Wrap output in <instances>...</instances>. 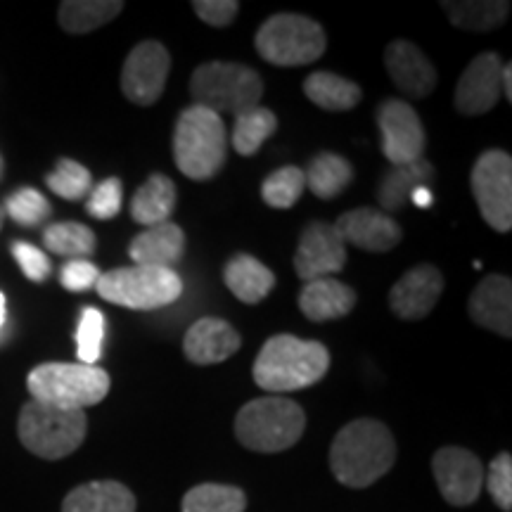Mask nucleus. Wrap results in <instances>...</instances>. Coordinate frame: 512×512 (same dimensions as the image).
<instances>
[{"mask_svg": "<svg viewBox=\"0 0 512 512\" xmlns=\"http://www.w3.org/2000/svg\"><path fill=\"white\" fill-rule=\"evenodd\" d=\"M396 444L380 420H354L337 432L330 446V467L339 484L366 489L392 470Z\"/></svg>", "mask_w": 512, "mask_h": 512, "instance_id": "nucleus-1", "label": "nucleus"}, {"mask_svg": "<svg viewBox=\"0 0 512 512\" xmlns=\"http://www.w3.org/2000/svg\"><path fill=\"white\" fill-rule=\"evenodd\" d=\"M328 370L330 351L325 344L294 335H275L256 356L252 377L266 392L285 394L320 382Z\"/></svg>", "mask_w": 512, "mask_h": 512, "instance_id": "nucleus-2", "label": "nucleus"}, {"mask_svg": "<svg viewBox=\"0 0 512 512\" xmlns=\"http://www.w3.org/2000/svg\"><path fill=\"white\" fill-rule=\"evenodd\" d=\"M228 157V133L219 114L192 105L181 112L174 131V159L190 181H211Z\"/></svg>", "mask_w": 512, "mask_h": 512, "instance_id": "nucleus-3", "label": "nucleus"}, {"mask_svg": "<svg viewBox=\"0 0 512 512\" xmlns=\"http://www.w3.org/2000/svg\"><path fill=\"white\" fill-rule=\"evenodd\" d=\"M306 413L283 396H261L245 403L235 418V437L249 451L280 453L302 439Z\"/></svg>", "mask_w": 512, "mask_h": 512, "instance_id": "nucleus-4", "label": "nucleus"}, {"mask_svg": "<svg viewBox=\"0 0 512 512\" xmlns=\"http://www.w3.org/2000/svg\"><path fill=\"white\" fill-rule=\"evenodd\" d=\"M190 95L195 105L214 114L240 117L259 107L264 81L252 67L238 62H204L192 72Z\"/></svg>", "mask_w": 512, "mask_h": 512, "instance_id": "nucleus-5", "label": "nucleus"}, {"mask_svg": "<svg viewBox=\"0 0 512 512\" xmlns=\"http://www.w3.org/2000/svg\"><path fill=\"white\" fill-rule=\"evenodd\" d=\"M88 432L86 411H67L41 401H27L19 411L17 434L29 453L43 460L72 456Z\"/></svg>", "mask_w": 512, "mask_h": 512, "instance_id": "nucleus-6", "label": "nucleus"}, {"mask_svg": "<svg viewBox=\"0 0 512 512\" xmlns=\"http://www.w3.org/2000/svg\"><path fill=\"white\" fill-rule=\"evenodd\" d=\"M112 380L98 366L83 363H43L27 377L31 399L67 411H83L110 394Z\"/></svg>", "mask_w": 512, "mask_h": 512, "instance_id": "nucleus-7", "label": "nucleus"}, {"mask_svg": "<svg viewBox=\"0 0 512 512\" xmlns=\"http://www.w3.org/2000/svg\"><path fill=\"white\" fill-rule=\"evenodd\" d=\"M95 290L105 302L133 311H155L174 304L183 294V280L174 268L126 266L100 273Z\"/></svg>", "mask_w": 512, "mask_h": 512, "instance_id": "nucleus-8", "label": "nucleus"}, {"mask_svg": "<svg viewBox=\"0 0 512 512\" xmlns=\"http://www.w3.org/2000/svg\"><path fill=\"white\" fill-rule=\"evenodd\" d=\"M256 53L275 67H304L323 57L328 36L323 27L304 15L268 17L254 36Z\"/></svg>", "mask_w": 512, "mask_h": 512, "instance_id": "nucleus-9", "label": "nucleus"}, {"mask_svg": "<svg viewBox=\"0 0 512 512\" xmlns=\"http://www.w3.org/2000/svg\"><path fill=\"white\" fill-rule=\"evenodd\" d=\"M472 195L482 219L498 233L512 228V157L503 150H486L472 169Z\"/></svg>", "mask_w": 512, "mask_h": 512, "instance_id": "nucleus-10", "label": "nucleus"}, {"mask_svg": "<svg viewBox=\"0 0 512 512\" xmlns=\"http://www.w3.org/2000/svg\"><path fill=\"white\" fill-rule=\"evenodd\" d=\"M377 126L382 136V155L394 166L425 159V128L418 112L406 100H384L377 110Z\"/></svg>", "mask_w": 512, "mask_h": 512, "instance_id": "nucleus-11", "label": "nucleus"}, {"mask_svg": "<svg viewBox=\"0 0 512 512\" xmlns=\"http://www.w3.org/2000/svg\"><path fill=\"white\" fill-rule=\"evenodd\" d=\"M171 72V55L162 43L143 41L131 50L121 69V93L133 105L150 107L162 98Z\"/></svg>", "mask_w": 512, "mask_h": 512, "instance_id": "nucleus-12", "label": "nucleus"}, {"mask_svg": "<svg viewBox=\"0 0 512 512\" xmlns=\"http://www.w3.org/2000/svg\"><path fill=\"white\" fill-rule=\"evenodd\" d=\"M432 470L444 501L456 505V508L472 505L482 494L484 465L467 448H439L432 458Z\"/></svg>", "mask_w": 512, "mask_h": 512, "instance_id": "nucleus-13", "label": "nucleus"}, {"mask_svg": "<svg viewBox=\"0 0 512 512\" xmlns=\"http://www.w3.org/2000/svg\"><path fill=\"white\" fill-rule=\"evenodd\" d=\"M347 266V245L339 238L332 223L313 221L304 228L294 254V271L306 283L318 278H332Z\"/></svg>", "mask_w": 512, "mask_h": 512, "instance_id": "nucleus-14", "label": "nucleus"}, {"mask_svg": "<svg viewBox=\"0 0 512 512\" xmlns=\"http://www.w3.org/2000/svg\"><path fill=\"white\" fill-rule=\"evenodd\" d=\"M503 62L496 53H482L467 64L456 86V110L465 117L491 112L501 100Z\"/></svg>", "mask_w": 512, "mask_h": 512, "instance_id": "nucleus-15", "label": "nucleus"}, {"mask_svg": "<svg viewBox=\"0 0 512 512\" xmlns=\"http://www.w3.org/2000/svg\"><path fill=\"white\" fill-rule=\"evenodd\" d=\"M444 292V275L437 266L420 264L396 280L389 292V306L401 320L430 316Z\"/></svg>", "mask_w": 512, "mask_h": 512, "instance_id": "nucleus-16", "label": "nucleus"}, {"mask_svg": "<svg viewBox=\"0 0 512 512\" xmlns=\"http://www.w3.org/2000/svg\"><path fill=\"white\" fill-rule=\"evenodd\" d=\"M332 226L344 240V245H354L363 252H392L403 238L399 223L389 219V214H384V211L370 207L347 211Z\"/></svg>", "mask_w": 512, "mask_h": 512, "instance_id": "nucleus-17", "label": "nucleus"}, {"mask_svg": "<svg viewBox=\"0 0 512 512\" xmlns=\"http://www.w3.org/2000/svg\"><path fill=\"white\" fill-rule=\"evenodd\" d=\"M389 79L408 100H422L437 88V69L411 41H392L384 50Z\"/></svg>", "mask_w": 512, "mask_h": 512, "instance_id": "nucleus-18", "label": "nucleus"}, {"mask_svg": "<svg viewBox=\"0 0 512 512\" xmlns=\"http://www.w3.org/2000/svg\"><path fill=\"white\" fill-rule=\"evenodd\" d=\"M240 332L223 318H200L185 332L183 351L195 366H214L240 349Z\"/></svg>", "mask_w": 512, "mask_h": 512, "instance_id": "nucleus-19", "label": "nucleus"}, {"mask_svg": "<svg viewBox=\"0 0 512 512\" xmlns=\"http://www.w3.org/2000/svg\"><path fill=\"white\" fill-rule=\"evenodd\" d=\"M470 318L501 337H512V283L501 273H491L470 294Z\"/></svg>", "mask_w": 512, "mask_h": 512, "instance_id": "nucleus-20", "label": "nucleus"}, {"mask_svg": "<svg viewBox=\"0 0 512 512\" xmlns=\"http://www.w3.org/2000/svg\"><path fill=\"white\" fill-rule=\"evenodd\" d=\"M185 233L174 221L159 223V226L145 228L128 245V256L136 266L174 268L183 259Z\"/></svg>", "mask_w": 512, "mask_h": 512, "instance_id": "nucleus-21", "label": "nucleus"}, {"mask_svg": "<svg viewBox=\"0 0 512 512\" xmlns=\"http://www.w3.org/2000/svg\"><path fill=\"white\" fill-rule=\"evenodd\" d=\"M356 306V292L337 278L311 280L299 292V309L313 323L344 318Z\"/></svg>", "mask_w": 512, "mask_h": 512, "instance_id": "nucleus-22", "label": "nucleus"}, {"mask_svg": "<svg viewBox=\"0 0 512 512\" xmlns=\"http://www.w3.org/2000/svg\"><path fill=\"white\" fill-rule=\"evenodd\" d=\"M223 283L240 302L259 304L275 287V275L256 256L235 254L223 268Z\"/></svg>", "mask_w": 512, "mask_h": 512, "instance_id": "nucleus-23", "label": "nucleus"}, {"mask_svg": "<svg viewBox=\"0 0 512 512\" xmlns=\"http://www.w3.org/2000/svg\"><path fill=\"white\" fill-rule=\"evenodd\" d=\"M62 512H136V496L119 482H88L69 491Z\"/></svg>", "mask_w": 512, "mask_h": 512, "instance_id": "nucleus-24", "label": "nucleus"}, {"mask_svg": "<svg viewBox=\"0 0 512 512\" xmlns=\"http://www.w3.org/2000/svg\"><path fill=\"white\" fill-rule=\"evenodd\" d=\"M178 192L176 185L169 176L152 174L147 181L140 185L131 200V219L140 223L143 228L159 226L171 219L176 209Z\"/></svg>", "mask_w": 512, "mask_h": 512, "instance_id": "nucleus-25", "label": "nucleus"}, {"mask_svg": "<svg viewBox=\"0 0 512 512\" xmlns=\"http://www.w3.org/2000/svg\"><path fill=\"white\" fill-rule=\"evenodd\" d=\"M434 174L432 164L420 159V162L413 164H401L392 166L387 171L380 183V190H377V200H380V207L384 214H392V211H399L411 200V195L418 188H422L427 181H430Z\"/></svg>", "mask_w": 512, "mask_h": 512, "instance_id": "nucleus-26", "label": "nucleus"}, {"mask_svg": "<svg viewBox=\"0 0 512 512\" xmlns=\"http://www.w3.org/2000/svg\"><path fill=\"white\" fill-rule=\"evenodd\" d=\"M304 93L313 105H318L325 112H349L363 98L358 83L332 72H313L306 76Z\"/></svg>", "mask_w": 512, "mask_h": 512, "instance_id": "nucleus-27", "label": "nucleus"}, {"mask_svg": "<svg viewBox=\"0 0 512 512\" xmlns=\"http://www.w3.org/2000/svg\"><path fill=\"white\" fill-rule=\"evenodd\" d=\"M306 188L318 200H335L354 181V166L335 152H320L311 159L309 169L304 171Z\"/></svg>", "mask_w": 512, "mask_h": 512, "instance_id": "nucleus-28", "label": "nucleus"}, {"mask_svg": "<svg viewBox=\"0 0 512 512\" xmlns=\"http://www.w3.org/2000/svg\"><path fill=\"white\" fill-rule=\"evenodd\" d=\"M441 8L446 10L453 27L479 34L498 29L510 15L508 0H448Z\"/></svg>", "mask_w": 512, "mask_h": 512, "instance_id": "nucleus-29", "label": "nucleus"}, {"mask_svg": "<svg viewBox=\"0 0 512 512\" xmlns=\"http://www.w3.org/2000/svg\"><path fill=\"white\" fill-rule=\"evenodd\" d=\"M121 10V0H64L57 19L67 34H91L119 17Z\"/></svg>", "mask_w": 512, "mask_h": 512, "instance_id": "nucleus-30", "label": "nucleus"}, {"mask_svg": "<svg viewBox=\"0 0 512 512\" xmlns=\"http://www.w3.org/2000/svg\"><path fill=\"white\" fill-rule=\"evenodd\" d=\"M247 496L238 486L197 484L183 496V512H245Z\"/></svg>", "mask_w": 512, "mask_h": 512, "instance_id": "nucleus-31", "label": "nucleus"}, {"mask_svg": "<svg viewBox=\"0 0 512 512\" xmlns=\"http://www.w3.org/2000/svg\"><path fill=\"white\" fill-rule=\"evenodd\" d=\"M278 128V119L266 107H254L240 117H235L233 147L242 157H252L261 150V145L273 136Z\"/></svg>", "mask_w": 512, "mask_h": 512, "instance_id": "nucleus-32", "label": "nucleus"}, {"mask_svg": "<svg viewBox=\"0 0 512 512\" xmlns=\"http://www.w3.org/2000/svg\"><path fill=\"white\" fill-rule=\"evenodd\" d=\"M43 245L48 247V252L57 256H74V259H86L95 252L98 240L95 233L83 223H53L43 233Z\"/></svg>", "mask_w": 512, "mask_h": 512, "instance_id": "nucleus-33", "label": "nucleus"}, {"mask_svg": "<svg viewBox=\"0 0 512 512\" xmlns=\"http://www.w3.org/2000/svg\"><path fill=\"white\" fill-rule=\"evenodd\" d=\"M306 190L304 171L297 166H283L271 174L261 185V197L268 207L273 209H290L299 202L302 192Z\"/></svg>", "mask_w": 512, "mask_h": 512, "instance_id": "nucleus-34", "label": "nucleus"}, {"mask_svg": "<svg viewBox=\"0 0 512 512\" xmlns=\"http://www.w3.org/2000/svg\"><path fill=\"white\" fill-rule=\"evenodd\" d=\"M48 188L62 200L76 202L83 200L93 188V176L86 166L74 162V159H60L55 171L46 178Z\"/></svg>", "mask_w": 512, "mask_h": 512, "instance_id": "nucleus-35", "label": "nucleus"}, {"mask_svg": "<svg viewBox=\"0 0 512 512\" xmlns=\"http://www.w3.org/2000/svg\"><path fill=\"white\" fill-rule=\"evenodd\" d=\"M102 339H105V316L93 306L81 311L79 330H76V347H79V363L95 366L102 354Z\"/></svg>", "mask_w": 512, "mask_h": 512, "instance_id": "nucleus-36", "label": "nucleus"}, {"mask_svg": "<svg viewBox=\"0 0 512 512\" xmlns=\"http://www.w3.org/2000/svg\"><path fill=\"white\" fill-rule=\"evenodd\" d=\"M5 214L19 226H38L50 216V202L34 188H22L12 192L3 207Z\"/></svg>", "mask_w": 512, "mask_h": 512, "instance_id": "nucleus-37", "label": "nucleus"}, {"mask_svg": "<svg viewBox=\"0 0 512 512\" xmlns=\"http://www.w3.org/2000/svg\"><path fill=\"white\" fill-rule=\"evenodd\" d=\"M486 489H489L494 503L503 512L512 510V458L510 453H501L491 460L486 472Z\"/></svg>", "mask_w": 512, "mask_h": 512, "instance_id": "nucleus-38", "label": "nucleus"}, {"mask_svg": "<svg viewBox=\"0 0 512 512\" xmlns=\"http://www.w3.org/2000/svg\"><path fill=\"white\" fill-rule=\"evenodd\" d=\"M88 214L93 219L110 221L121 211V181L119 178H105L100 185H95L91 190L86 204Z\"/></svg>", "mask_w": 512, "mask_h": 512, "instance_id": "nucleus-39", "label": "nucleus"}, {"mask_svg": "<svg viewBox=\"0 0 512 512\" xmlns=\"http://www.w3.org/2000/svg\"><path fill=\"white\" fill-rule=\"evenodd\" d=\"M100 268L88 259H72L62 266L60 283L67 292H86L98 285Z\"/></svg>", "mask_w": 512, "mask_h": 512, "instance_id": "nucleus-40", "label": "nucleus"}, {"mask_svg": "<svg viewBox=\"0 0 512 512\" xmlns=\"http://www.w3.org/2000/svg\"><path fill=\"white\" fill-rule=\"evenodd\" d=\"M12 256L17 259L19 268H22L24 275L34 283H43V280L50 275V259L41 249L29 245V242H15L12 245Z\"/></svg>", "mask_w": 512, "mask_h": 512, "instance_id": "nucleus-41", "label": "nucleus"}, {"mask_svg": "<svg viewBox=\"0 0 512 512\" xmlns=\"http://www.w3.org/2000/svg\"><path fill=\"white\" fill-rule=\"evenodd\" d=\"M192 10H195V15L200 17L204 24L223 29L228 27V24H233V19L238 17L240 3H235V0H195V3H192Z\"/></svg>", "mask_w": 512, "mask_h": 512, "instance_id": "nucleus-42", "label": "nucleus"}, {"mask_svg": "<svg viewBox=\"0 0 512 512\" xmlns=\"http://www.w3.org/2000/svg\"><path fill=\"white\" fill-rule=\"evenodd\" d=\"M411 202L415 204V207H420V209H427V207H432V192L425 188V185H422V188H418L411 195Z\"/></svg>", "mask_w": 512, "mask_h": 512, "instance_id": "nucleus-43", "label": "nucleus"}, {"mask_svg": "<svg viewBox=\"0 0 512 512\" xmlns=\"http://www.w3.org/2000/svg\"><path fill=\"white\" fill-rule=\"evenodd\" d=\"M501 91L505 93V100H512V64H503V76H501Z\"/></svg>", "mask_w": 512, "mask_h": 512, "instance_id": "nucleus-44", "label": "nucleus"}, {"mask_svg": "<svg viewBox=\"0 0 512 512\" xmlns=\"http://www.w3.org/2000/svg\"><path fill=\"white\" fill-rule=\"evenodd\" d=\"M5 325V294L0 292V330H3Z\"/></svg>", "mask_w": 512, "mask_h": 512, "instance_id": "nucleus-45", "label": "nucleus"}, {"mask_svg": "<svg viewBox=\"0 0 512 512\" xmlns=\"http://www.w3.org/2000/svg\"><path fill=\"white\" fill-rule=\"evenodd\" d=\"M3 219H5V211H3V207H0V226H3Z\"/></svg>", "mask_w": 512, "mask_h": 512, "instance_id": "nucleus-46", "label": "nucleus"}, {"mask_svg": "<svg viewBox=\"0 0 512 512\" xmlns=\"http://www.w3.org/2000/svg\"><path fill=\"white\" fill-rule=\"evenodd\" d=\"M0 176H3V159H0Z\"/></svg>", "mask_w": 512, "mask_h": 512, "instance_id": "nucleus-47", "label": "nucleus"}]
</instances>
